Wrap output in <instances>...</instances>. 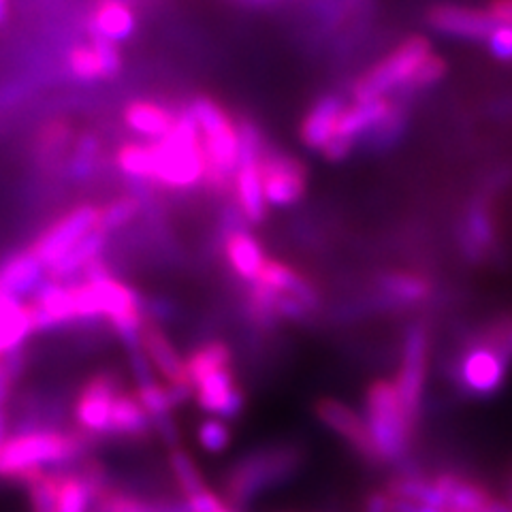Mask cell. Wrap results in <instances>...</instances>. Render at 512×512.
<instances>
[{
    "label": "cell",
    "instance_id": "obj_1",
    "mask_svg": "<svg viewBox=\"0 0 512 512\" xmlns=\"http://www.w3.org/2000/svg\"><path fill=\"white\" fill-rule=\"evenodd\" d=\"M303 459V448L291 442L252 448L224 472L222 500L235 512H246L261 495L293 480L303 466Z\"/></svg>",
    "mask_w": 512,
    "mask_h": 512
},
{
    "label": "cell",
    "instance_id": "obj_42",
    "mask_svg": "<svg viewBox=\"0 0 512 512\" xmlns=\"http://www.w3.org/2000/svg\"><path fill=\"white\" fill-rule=\"evenodd\" d=\"M495 24H508L512 26V0H491L487 9Z\"/></svg>",
    "mask_w": 512,
    "mask_h": 512
},
{
    "label": "cell",
    "instance_id": "obj_5",
    "mask_svg": "<svg viewBox=\"0 0 512 512\" xmlns=\"http://www.w3.org/2000/svg\"><path fill=\"white\" fill-rule=\"evenodd\" d=\"M188 107L197 120L203 143V184L216 192L231 190L233 175L239 165L237 120H233L227 114V109L210 99V96H197Z\"/></svg>",
    "mask_w": 512,
    "mask_h": 512
},
{
    "label": "cell",
    "instance_id": "obj_13",
    "mask_svg": "<svg viewBox=\"0 0 512 512\" xmlns=\"http://www.w3.org/2000/svg\"><path fill=\"white\" fill-rule=\"evenodd\" d=\"M508 363L498 350L489 346L485 340L470 346L463 357L459 359L457 378L461 389L476 395V397H489L498 393L506 380Z\"/></svg>",
    "mask_w": 512,
    "mask_h": 512
},
{
    "label": "cell",
    "instance_id": "obj_9",
    "mask_svg": "<svg viewBox=\"0 0 512 512\" xmlns=\"http://www.w3.org/2000/svg\"><path fill=\"white\" fill-rule=\"evenodd\" d=\"M120 391V380L111 372H99L84 382L73 404L79 434L86 438H109L111 408Z\"/></svg>",
    "mask_w": 512,
    "mask_h": 512
},
{
    "label": "cell",
    "instance_id": "obj_35",
    "mask_svg": "<svg viewBox=\"0 0 512 512\" xmlns=\"http://www.w3.org/2000/svg\"><path fill=\"white\" fill-rule=\"evenodd\" d=\"M169 468H171V474H173V478H175V483H178V487H180V491H182V495H184V500H186V498H192V495H197V493H201V491L207 489L205 480H203V474H201V470L197 468L195 459H192V457L184 451V448H180V446L171 448V453H169Z\"/></svg>",
    "mask_w": 512,
    "mask_h": 512
},
{
    "label": "cell",
    "instance_id": "obj_23",
    "mask_svg": "<svg viewBox=\"0 0 512 512\" xmlns=\"http://www.w3.org/2000/svg\"><path fill=\"white\" fill-rule=\"evenodd\" d=\"M254 284H261L274 293L293 295V297L301 299L303 303H308L312 310H316L320 306L318 288L312 284V280L308 276H303L299 269H295L293 265H288L284 261L269 259L267 256L261 274L256 276Z\"/></svg>",
    "mask_w": 512,
    "mask_h": 512
},
{
    "label": "cell",
    "instance_id": "obj_21",
    "mask_svg": "<svg viewBox=\"0 0 512 512\" xmlns=\"http://www.w3.org/2000/svg\"><path fill=\"white\" fill-rule=\"evenodd\" d=\"M231 190L235 197V210L242 214L244 222H248V224L265 222L269 205L263 195L259 158L239 160V165L233 175Z\"/></svg>",
    "mask_w": 512,
    "mask_h": 512
},
{
    "label": "cell",
    "instance_id": "obj_20",
    "mask_svg": "<svg viewBox=\"0 0 512 512\" xmlns=\"http://www.w3.org/2000/svg\"><path fill=\"white\" fill-rule=\"evenodd\" d=\"M376 288L384 306L410 308L429 299V295L434 293V282L419 271L393 269L376 278Z\"/></svg>",
    "mask_w": 512,
    "mask_h": 512
},
{
    "label": "cell",
    "instance_id": "obj_45",
    "mask_svg": "<svg viewBox=\"0 0 512 512\" xmlns=\"http://www.w3.org/2000/svg\"><path fill=\"white\" fill-rule=\"evenodd\" d=\"M391 512H446L436 506H427L419 502H406V500H393L391 498Z\"/></svg>",
    "mask_w": 512,
    "mask_h": 512
},
{
    "label": "cell",
    "instance_id": "obj_47",
    "mask_svg": "<svg viewBox=\"0 0 512 512\" xmlns=\"http://www.w3.org/2000/svg\"><path fill=\"white\" fill-rule=\"evenodd\" d=\"M9 15V0H0V24H5Z\"/></svg>",
    "mask_w": 512,
    "mask_h": 512
},
{
    "label": "cell",
    "instance_id": "obj_31",
    "mask_svg": "<svg viewBox=\"0 0 512 512\" xmlns=\"http://www.w3.org/2000/svg\"><path fill=\"white\" fill-rule=\"evenodd\" d=\"M107 237L103 231H92L82 242L73 246L67 254L58 259L54 265L47 267V278L67 282L71 276H82V271L103 254V248L107 244Z\"/></svg>",
    "mask_w": 512,
    "mask_h": 512
},
{
    "label": "cell",
    "instance_id": "obj_3",
    "mask_svg": "<svg viewBox=\"0 0 512 512\" xmlns=\"http://www.w3.org/2000/svg\"><path fill=\"white\" fill-rule=\"evenodd\" d=\"M365 425L376 451L378 466L406 461L416 427L399 399L395 380L376 378L365 389Z\"/></svg>",
    "mask_w": 512,
    "mask_h": 512
},
{
    "label": "cell",
    "instance_id": "obj_6",
    "mask_svg": "<svg viewBox=\"0 0 512 512\" xmlns=\"http://www.w3.org/2000/svg\"><path fill=\"white\" fill-rule=\"evenodd\" d=\"M431 54L429 39L414 35L399 43L395 50L365 71L352 86V101H370L408 88L412 75Z\"/></svg>",
    "mask_w": 512,
    "mask_h": 512
},
{
    "label": "cell",
    "instance_id": "obj_16",
    "mask_svg": "<svg viewBox=\"0 0 512 512\" xmlns=\"http://www.w3.org/2000/svg\"><path fill=\"white\" fill-rule=\"evenodd\" d=\"M429 26L440 35L466 39V41H485L489 32L495 28V20L485 9L459 7V5H438L427 15Z\"/></svg>",
    "mask_w": 512,
    "mask_h": 512
},
{
    "label": "cell",
    "instance_id": "obj_40",
    "mask_svg": "<svg viewBox=\"0 0 512 512\" xmlns=\"http://www.w3.org/2000/svg\"><path fill=\"white\" fill-rule=\"evenodd\" d=\"M485 41L493 58H498L500 62H512V26L495 24Z\"/></svg>",
    "mask_w": 512,
    "mask_h": 512
},
{
    "label": "cell",
    "instance_id": "obj_26",
    "mask_svg": "<svg viewBox=\"0 0 512 512\" xmlns=\"http://www.w3.org/2000/svg\"><path fill=\"white\" fill-rule=\"evenodd\" d=\"M124 124L131 128V131L148 141L163 139L178 120V114L165 105H158L154 101H131L122 111Z\"/></svg>",
    "mask_w": 512,
    "mask_h": 512
},
{
    "label": "cell",
    "instance_id": "obj_34",
    "mask_svg": "<svg viewBox=\"0 0 512 512\" xmlns=\"http://www.w3.org/2000/svg\"><path fill=\"white\" fill-rule=\"evenodd\" d=\"M92 498L94 491L82 474H58L56 512H90Z\"/></svg>",
    "mask_w": 512,
    "mask_h": 512
},
{
    "label": "cell",
    "instance_id": "obj_22",
    "mask_svg": "<svg viewBox=\"0 0 512 512\" xmlns=\"http://www.w3.org/2000/svg\"><path fill=\"white\" fill-rule=\"evenodd\" d=\"M395 107L397 105L389 99V96L370 99V101L346 103L338 124V135L335 137H340L357 148L359 141H363L367 135H370L382 120H387L393 114Z\"/></svg>",
    "mask_w": 512,
    "mask_h": 512
},
{
    "label": "cell",
    "instance_id": "obj_19",
    "mask_svg": "<svg viewBox=\"0 0 512 512\" xmlns=\"http://www.w3.org/2000/svg\"><path fill=\"white\" fill-rule=\"evenodd\" d=\"M346 103L338 94H325L308 109L299 124V139L303 146L314 152H323L327 143L338 135L340 116Z\"/></svg>",
    "mask_w": 512,
    "mask_h": 512
},
{
    "label": "cell",
    "instance_id": "obj_29",
    "mask_svg": "<svg viewBox=\"0 0 512 512\" xmlns=\"http://www.w3.org/2000/svg\"><path fill=\"white\" fill-rule=\"evenodd\" d=\"M152 431V421L148 412L143 410L135 393L120 391L111 408L109 436L116 438H146Z\"/></svg>",
    "mask_w": 512,
    "mask_h": 512
},
{
    "label": "cell",
    "instance_id": "obj_25",
    "mask_svg": "<svg viewBox=\"0 0 512 512\" xmlns=\"http://www.w3.org/2000/svg\"><path fill=\"white\" fill-rule=\"evenodd\" d=\"M137 28L133 9L124 0H101L90 15V39H105L111 43L126 41Z\"/></svg>",
    "mask_w": 512,
    "mask_h": 512
},
{
    "label": "cell",
    "instance_id": "obj_15",
    "mask_svg": "<svg viewBox=\"0 0 512 512\" xmlns=\"http://www.w3.org/2000/svg\"><path fill=\"white\" fill-rule=\"evenodd\" d=\"M69 71L82 82L114 79L122 71V56L118 43L105 39H90V43L73 45L67 56Z\"/></svg>",
    "mask_w": 512,
    "mask_h": 512
},
{
    "label": "cell",
    "instance_id": "obj_32",
    "mask_svg": "<svg viewBox=\"0 0 512 512\" xmlns=\"http://www.w3.org/2000/svg\"><path fill=\"white\" fill-rule=\"evenodd\" d=\"M186 359V374L188 380L192 382L195 378L220 370V367H231L233 365V350L229 348L227 342L222 340H212L197 346L195 350L188 352Z\"/></svg>",
    "mask_w": 512,
    "mask_h": 512
},
{
    "label": "cell",
    "instance_id": "obj_39",
    "mask_svg": "<svg viewBox=\"0 0 512 512\" xmlns=\"http://www.w3.org/2000/svg\"><path fill=\"white\" fill-rule=\"evenodd\" d=\"M446 75V60L440 58L438 54L431 52L419 69H416V73L412 75L410 84L406 90H423V88H429L438 84L440 79Z\"/></svg>",
    "mask_w": 512,
    "mask_h": 512
},
{
    "label": "cell",
    "instance_id": "obj_46",
    "mask_svg": "<svg viewBox=\"0 0 512 512\" xmlns=\"http://www.w3.org/2000/svg\"><path fill=\"white\" fill-rule=\"evenodd\" d=\"M9 436V410L7 406H0V446L7 442Z\"/></svg>",
    "mask_w": 512,
    "mask_h": 512
},
{
    "label": "cell",
    "instance_id": "obj_30",
    "mask_svg": "<svg viewBox=\"0 0 512 512\" xmlns=\"http://www.w3.org/2000/svg\"><path fill=\"white\" fill-rule=\"evenodd\" d=\"M71 146H73V126L67 120L56 118V120L45 122L39 128L37 141H35V154H37L39 165L45 169H56L69 158L73 150Z\"/></svg>",
    "mask_w": 512,
    "mask_h": 512
},
{
    "label": "cell",
    "instance_id": "obj_36",
    "mask_svg": "<svg viewBox=\"0 0 512 512\" xmlns=\"http://www.w3.org/2000/svg\"><path fill=\"white\" fill-rule=\"evenodd\" d=\"M141 210V203L137 197L124 195L114 201H109L107 205L101 207V216H99V231L105 235H111L120 231L126 224H131Z\"/></svg>",
    "mask_w": 512,
    "mask_h": 512
},
{
    "label": "cell",
    "instance_id": "obj_38",
    "mask_svg": "<svg viewBox=\"0 0 512 512\" xmlns=\"http://www.w3.org/2000/svg\"><path fill=\"white\" fill-rule=\"evenodd\" d=\"M96 158H99V141L92 135H84L69 154L67 169L71 178L77 182L90 178V173L96 167Z\"/></svg>",
    "mask_w": 512,
    "mask_h": 512
},
{
    "label": "cell",
    "instance_id": "obj_14",
    "mask_svg": "<svg viewBox=\"0 0 512 512\" xmlns=\"http://www.w3.org/2000/svg\"><path fill=\"white\" fill-rule=\"evenodd\" d=\"M141 348L150 359L156 376H160L169 387H190V380L186 374V359L180 355L178 348L173 346L165 329L160 327L156 320L148 318L141 331Z\"/></svg>",
    "mask_w": 512,
    "mask_h": 512
},
{
    "label": "cell",
    "instance_id": "obj_8",
    "mask_svg": "<svg viewBox=\"0 0 512 512\" xmlns=\"http://www.w3.org/2000/svg\"><path fill=\"white\" fill-rule=\"evenodd\" d=\"M263 195L269 207H293L308 192V169L299 158L265 148L259 158Z\"/></svg>",
    "mask_w": 512,
    "mask_h": 512
},
{
    "label": "cell",
    "instance_id": "obj_37",
    "mask_svg": "<svg viewBox=\"0 0 512 512\" xmlns=\"http://www.w3.org/2000/svg\"><path fill=\"white\" fill-rule=\"evenodd\" d=\"M197 442L203 448V451L218 455L224 453L233 442V431L229 423L224 419H218V416H210L199 423L197 427Z\"/></svg>",
    "mask_w": 512,
    "mask_h": 512
},
{
    "label": "cell",
    "instance_id": "obj_12",
    "mask_svg": "<svg viewBox=\"0 0 512 512\" xmlns=\"http://www.w3.org/2000/svg\"><path fill=\"white\" fill-rule=\"evenodd\" d=\"M199 410L224 421H233L246 408V395L237 384L233 365L207 372L190 382Z\"/></svg>",
    "mask_w": 512,
    "mask_h": 512
},
{
    "label": "cell",
    "instance_id": "obj_10",
    "mask_svg": "<svg viewBox=\"0 0 512 512\" xmlns=\"http://www.w3.org/2000/svg\"><path fill=\"white\" fill-rule=\"evenodd\" d=\"M99 216L101 207L79 205L69 214H64L62 218L52 222L28 248L39 256V261L45 267H50L58 259H62L73 246L82 242L84 237L99 229Z\"/></svg>",
    "mask_w": 512,
    "mask_h": 512
},
{
    "label": "cell",
    "instance_id": "obj_11",
    "mask_svg": "<svg viewBox=\"0 0 512 512\" xmlns=\"http://www.w3.org/2000/svg\"><path fill=\"white\" fill-rule=\"evenodd\" d=\"M312 410H314L316 421L323 427H327L331 434L344 440L352 448V453L361 457L363 461L378 466L370 431H367L365 419L355 408L342 402V399L320 397L314 402Z\"/></svg>",
    "mask_w": 512,
    "mask_h": 512
},
{
    "label": "cell",
    "instance_id": "obj_24",
    "mask_svg": "<svg viewBox=\"0 0 512 512\" xmlns=\"http://www.w3.org/2000/svg\"><path fill=\"white\" fill-rule=\"evenodd\" d=\"M222 250H224V259H227L229 267L233 269V274L246 282H254L267 261L265 250L259 239L242 227L229 229L224 233Z\"/></svg>",
    "mask_w": 512,
    "mask_h": 512
},
{
    "label": "cell",
    "instance_id": "obj_18",
    "mask_svg": "<svg viewBox=\"0 0 512 512\" xmlns=\"http://www.w3.org/2000/svg\"><path fill=\"white\" fill-rule=\"evenodd\" d=\"M495 218L491 212V205L485 199H474L468 210L463 212L461 227H459V246L463 256H468L470 261L480 263L495 248Z\"/></svg>",
    "mask_w": 512,
    "mask_h": 512
},
{
    "label": "cell",
    "instance_id": "obj_33",
    "mask_svg": "<svg viewBox=\"0 0 512 512\" xmlns=\"http://www.w3.org/2000/svg\"><path fill=\"white\" fill-rule=\"evenodd\" d=\"M118 169L131 180L146 182L154 178V148L152 143L126 141L116 152Z\"/></svg>",
    "mask_w": 512,
    "mask_h": 512
},
{
    "label": "cell",
    "instance_id": "obj_48",
    "mask_svg": "<svg viewBox=\"0 0 512 512\" xmlns=\"http://www.w3.org/2000/svg\"><path fill=\"white\" fill-rule=\"evenodd\" d=\"M504 502H506L508 512H512V478H510V485H508V498Z\"/></svg>",
    "mask_w": 512,
    "mask_h": 512
},
{
    "label": "cell",
    "instance_id": "obj_2",
    "mask_svg": "<svg viewBox=\"0 0 512 512\" xmlns=\"http://www.w3.org/2000/svg\"><path fill=\"white\" fill-rule=\"evenodd\" d=\"M86 436L60 429H26L0 446V478L30 483L47 468L82 459Z\"/></svg>",
    "mask_w": 512,
    "mask_h": 512
},
{
    "label": "cell",
    "instance_id": "obj_27",
    "mask_svg": "<svg viewBox=\"0 0 512 512\" xmlns=\"http://www.w3.org/2000/svg\"><path fill=\"white\" fill-rule=\"evenodd\" d=\"M32 333H35V327H32L28 301L0 297V357L15 348H22Z\"/></svg>",
    "mask_w": 512,
    "mask_h": 512
},
{
    "label": "cell",
    "instance_id": "obj_4",
    "mask_svg": "<svg viewBox=\"0 0 512 512\" xmlns=\"http://www.w3.org/2000/svg\"><path fill=\"white\" fill-rule=\"evenodd\" d=\"M150 143L154 148L152 182L169 190H188L203 182L205 154L190 107L178 111V120L163 139Z\"/></svg>",
    "mask_w": 512,
    "mask_h": 512
},
{
    "label": "cell",
    "instance_id": "obj_49",
    "mask_svg": "<svg viewBox=\"0 0 512 512\" xmlns=\"http://www.w3.org/2000/svg\"><path fill=\"white\" fill-rule=\"evenodd\" d=\"M212 512H235V510H233V508H229V506H227V502H224L222 506H218V508H216V510H212Z\"/></svg>",
    "mask_w": 512,
    "mask_h": 512
},
{
    "label": "cell",
    "instance_id": "obj_41",
    "mask_svg": "<svg viewBox=\"0 0 512 512\" xmlns=\"http://www.w3.org/2000/svg\"><path fill=\"white\" fill-rule=\"evenodd\" d=\"M483 340L498 350L506 361H512V316L500 320L498 325H493L485 333Z\"/></svg>",
    "mask_w": 512,
    "mask_h": 512
},
{
    "label": "cell",
    "instance_id": "obj_28",
    "mask_svg": "<svg viewBox=\"0 0 512 512\" xmlns=\"http://www.w3.org/2000/svg\"><path fill=\"white\" fill-rule=\"evenodd\" d=\"M90 512H190V508L186 500H143L139 495L103 487L99 493H94Z\"/></svg>",
    "mask_w": 512,
    "mask_h": 512
},
{
    "label": "cell",
    "instance_id": "obj_17",
    "mask_svg": "<svg viewBox=\"0 0 512 512\" xmlns=\"http://www.w3.org/2000/svg\"><path fill=\"white\" fill-rule=\"evenodd\" d=\"M47 278V267L30 248L13 252L0 261V297L28 299Z\"/></svg>",
    "mask_w": 512,
    "mask_h": 512
},
{
    "label": "cell",
    "instance_id": "obj_44",
    "mask_svg": "<svg viewBox=\"0 0 512 512\" xmlns=\"http://www.w3.org/2000/svg\"><path fill=\"white\" fill-rule=\"evenodd\" d=\"M363 512H391V498L387 491H374L365 500Z\"/></svg>",
    "mask_w": 512,
    "mask_h": 512
},
{
    "label": "cell",
    "instance_id": "obj_43",
    "mask_svg": "<svg viewBox=\"0 0 512 512\" xmlns=\"http://www.w3.org/2000/svg\"><path fill=\"white\" fill-rule=\"evenodd\" d=\"M15 382H18V378L9 372V367L3 363V359H0V406L9 404Z\"/></svg>",
    "mask_w": 512,
    "mask_h": 512
},
{
    "label": "cell",
    "instance_id": "obj_7",
    "mask_svg": "<svg viewBox=\"0 0 512 512\" xmlns=\"http://www.w3.org/2000/svg\"><path fill=\"white\" fill-rule=\"evenodd\" d=\"M429 367V329L414 323L406 329L402 342V359L395 378V387L402 406L414 427H419L425 408V384Z\"/></svg>",
    "mask_w": 512,
    "mask_h": 512
}]
</instances>
